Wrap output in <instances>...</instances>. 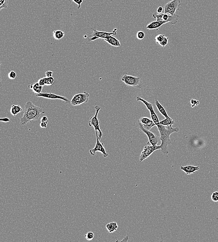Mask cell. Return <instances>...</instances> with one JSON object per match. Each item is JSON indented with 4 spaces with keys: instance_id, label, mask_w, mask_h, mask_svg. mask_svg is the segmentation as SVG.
Wrapping results in <instances>:
<instances>
[{
    "instance_id": "6da1fadb",
    "label": "cell",
    "mask_w": 218,
    "mask_h": 242,
    "mask_svg": "<svg viewBox=\"0 0 218 242\" xmlns=\"http://www.w3.org/2000/svg\"><path fill=\"white\" fill-rule=\"evenodd\" d=\"M45 113L43 109L28 101L25 105L24 116L20 120L21 125H25L32 121L38 120L41 114Z\"/></svg>"
},
{
    "instance_id": "7a4b0ae2",
    "label": "cell",
    "mask_w": 218,
    "mask_h": 242,
    "mask_svg": "<svg viewBox=\"0 0 218 242\" xmlns=\"http://www.w3.org/2000/svg\"><path fill=\"white\" fill-rule=\"evenodd\" d=\"M160 134V140H161V143L159 145L161 150V152L165 155H167L169 153V151L168 150L167 146L171 143L170 136L172 133L175 132H178L179 131V128L172 127V125L167 126L166 128L164 125L158 124L157 125Z\"/></svg>"
},
{
    "instance_id": "3957f363",
    "label": "cell",
    "mask_w": 218,
    "mask_h": 242,
    "mask_svg": "<svg viewBox=\"0 0 218 242\" xmlns=\"http://www.w3.org/2000/svg\"><path fill=\"white\" fill-rule=\"evenodd\" d=\"M152 17L156 19L157 21H169L171 24L175 25L178 22V20L180 17V16L178 15L171 16L168 15V14L160 13L153 14Z\"/></svg>"
},
{
    "instance_id": "277c9868",
    "label": "cell",
    "mask_w": 218,
    "mask_h": 242,
    "mask_svg": "<svg viewBox=\"0 0 218 242\" xmlns=\"http://www.w3.org/2000/svg\"><path fill=\"white\" fill-rule=\"evenodd\" d=\"M95 109H96L95 114L94 116H92L90 118L89 122V126L90 127L93 126L95 128V132H99L98 137H99V139L100 140L103 135V132L101 131V129L100 127V122L98 119V113L101 109V107L99 105H96L95 106Z\"/></svg>"
},
{
    "instance_id": "5b68a950",
    "label": "cell",
    "mask_w": 218,
    "mask_h": 242,
    "mask_svg": "<svg viewBox=\"0 0 218 242\" xmlns=\"http://www.w3.org/2000/svg\"><path fill=\"white\" fill-rule=\"evenodd\" d=\"M90 95L89 93L85 91L81 93L76 94L73 96L70 104L73 106H77L88 102Z\"/></svg>"
},
{
    "instance_id": "8992f818",
    "label": "cell",
    "mask_w": 218,
    "mask_h": 242,
    "mask_svg": "<svg viewBox=\"0 0 218 242\" xmlns=\"http://www.w3.org/2000/svg\"><path fill=\"white\" fill-rule=\"evenodd\" d=\"M121 80L128 86L139 87L141 83V78L134 76H129L128 73H125L121 77Z\"/></svg>"
},
{
    "instance_id": "52a82bcc",
    "label": "cell",
    "mask_w": 218,
    "mask_h": 242,
    "mask_svg": "<svg viewBox=\"0 0 218 242\" xmlns=\"http://www.w3.org/2000/svg\"><path fill=\"white\" fill-rule=\"evenodd\" d=\"M181 6L180 0H172L164 6L165 13L175 16L177 10H179Z\"/></svg>"
},
{
    "instance_id": "ba28073f",
    "label": "cell",
    "mask_w": 218,
    "mask_h": 242,
    "mask_svg": "<svg viewBox=\"0 0 218 242\" xmlns=\"http://www.w3.org/2000/svg\"><path fill=\"white\" fill-rule=\"evenodd\" d=\"M136 127H137L138 128H140V129L143 132L146 134V135L148 137V140H149V143H150L152 145H156L158 144L159 141L160 140V137L158 136H156L154 133H152V132L151 131H150L145 129L139 121L136 123Z\"/></svg>"
},
{
    "instance_id": "9c48e42d",
    "label": "cell",
    "mask_w": 218,
    "mask_h": 242,
    "mask_svg": "<svg viewBox=\"0 0 218 242\" xmlns=\"http://www.w3.org/2000/svg\"><path fill=\"white\" fill-rule=\"evenodd\" d=\"M136 99H137L138 101H140V102H142V103L145 104V106H146V107L147 108V109H148V111L150 112L151 119L152 120V121H154L155 124L156 126H157L158 124H159L160 121L159 120V117H158L157 114L155 113V111L152 104H151V103H149V102H147V101H146V100L144 99L141 98L140 96H137Z\"/></svg>"
},
{
    "instance_id": "30bf717a",
    "label": "cell",
    "mask_w": 218,
    "mask_h": 242,
    "mask_svg": "<svg viewBox=\"0 0 218 242\" xmlns=\"http://www.w3.org/2000/svg\"><path fill=\"white\" fill-rule=\"evenodd\" d=\"M93 30V32L92 34L91 37L88 39V41H94L96 39L99 38H102V39H106L109 36L112 35H116L117 34V29L116 28H115L112 32H107L100 31L96 29H92Z\"/></svg>"
},
{
    "instance_id": "8fae6325",
    "label": "cell",
    "mask_w": 218,
    "mask_h": 242,
    "mask_svg": "<svg viewBox=\"0 0 218 242\" xmlns=\"http://www.w3.org/2000/svg\"><path fill=\"white\" fill-rule=\"evenodd\" d=\"M160 149V147L159 145H152V144L146 145L144 148L143 151L141 152L140 154V162H142L144 160L150 156L155 151Z\"/></svg>"
},
{
    "instance_id": "7c38bea8",
    "label": "cell",
    "mask_w": 218,
    "mask_h": 242,
    "mask_svg": "<svg viewBox=\"0 0 218 242\" xmlns=\"http://www.w3.org/2000/svg\"><path fill=\"white\" fill-rule=\"evenodd\" d=\"M95 133L96 136V143L95 146V148H93L89 151V152L91 155L95 156L96 152H100L103 154L104 157H107V156H108V154L106 152V150L104 148V143L100 142V139L98 137L97 132H95Z\"/></svg>"
},
{
    "instance_id": "4fadbf2b",
    "label": "cell",
    "mask_w": 218,
    "mask_h": 242,
    "mask_svg": "<svg viewBox=\"0 0 218 242\" xmlns=\"http://www.w3.org/2000/svg\"><path fill=\"white\" fill-rule=\"evenodd\" d=\"M36 96L37 97H43V98H47L49 99H60L64 101L66 104H69L70 103V101L68 98H66L65 96H61L60 95H56V94L51 93H41L39 94H36Z\"/></svg>"
},
{
    "instance_id": "5bb4252c",
    "label": "cell",
    "mask_w": 218,
    "mask_h": 242,
    "mask_svg": "<svg viewBox=\"0 0 218 242\" xmlns=\"http://www.w3.org/2000/svg\"><path fill=\"white\" fill-rule=\"evenodd\" d=\"M139 121L145 129L150 130L156 124L151 119L147 117H142L139 119Z\"/></svg>"
},
{
    "instance_id": "9a60e30c",
    "label": "cell",
    "mask_w": 218,
    "mask_h": 242,
    "mask_svg": "<svg viewBox=\"0 0 218 242\" xmlns=\"http://www.w3.org/2000/svg\"><path fill=\"white\" fill-rule=\"evenodd\" d=\"M167 22H169V21H152L150 24H148L147 25L146 28L149 30L152 29H157L158 30V29L162 26L164 24H167Z\"/></svg>"
},
{
    "instance_id": "2e32d148",
    "label": "cell",
    "mask_w": 218,
    "mask_h": 242,
    "mask_svg": "<svg viewBox=\"0 0 218 242\" xmlns=\"http://www.w3.org/2000/svg\"><path fill=\"white\" fill-rule=\"evenodd\" d=\"M39 84L42 86L47 85L51 86L55 82V79L53 76L50 77H44L41 78L38 81Z\"/></svg>"
},
{
    "instance_id": "e0dca14e",
    "label": "cell",
    "mask_w": 218,
    "mask_h": 242,
    "mask_svg": "<svg viewBox=\"0 0 218 242\" xmlns=\"http://www.w3.org/2000/svg\"><path fill=\"white\" fill-rule=\"evenodd\" d=\"M181 170L184 171L187 175H190L194 174L196 171L199 170V166H181L180 168Z\"/></svg>"
},
{
    "instance_id": "ac0fdd59",
    "label": "cell",
    "mask_w": 218,
    "mask_h": 242,
    "mask_svg": "<svg viewBox=\"0 0 218 242\" xmlns=\"http://www.w3.org/2000/svg\"><path fill=\"white\" fill-rule=\"evenodd\" d=\"M107 43L111 45L112 46H115V47H119L121 45L120 41L118 40L117 38L114 37L112 36H110L108 37H107L106 39H104Z\"/></svg>"
},
{
    "instance_id": "d6986e66",
    "label": "cell",
    "mask_w": 218,
    "mask_h": 242,
    "mask_svg": "<svg viewBox=\"0 0 218 242\" xmlns=\"http://www.w3.org/2000/svg\"><path fill=\"white\" fill-rule=\"evenodd\" d=\"M42 87L43 86L41 85L38 82H37L35 84H31L28 86V88L30 89L31 91L36 94H39L41 92Z\"/></svg>"
},
{
    "instance_id": "ffe728a7",
    "label": "cell",
    "mask_w": 218,
    "mask_h": 242,
    "mask_svg": "<svg viewBox=\"0 0 218 242\" xmlns=\"http://www.w3.org/2000/svg\"><path fill=\"white\" fill-rule=\"evenodd\" d=\"M155 104L156 107L158 109V111H159L162 114L163 116H164L165 118L169 117V116H168V114L167 113V111H166L165 108L161 105V104L157 99H155Z\"/></svg>"
},
{
    "instance_id": "44dd1931",
    "label": "cell",
    "mask_w": 218,
    "mask_h": 242,
    "mask_svg": "<svg viewBox=\"0 0 218 242\" xmlns=\"http://www.w3.org/2000/svg\"><path fill=\"white\" fill-rule=\"evenodd\" d=\"M106 228L109 233H113L117 230L118 225L116 222H111L107 224Z\"/></svg>"
},
{
    "instance_id": "7402d4cb",
    "label": "cell",
    "mask_w": 218,
    "mask_h": 242,
    "mask_svg": "<svg viewBox=\"0 0 218 242\" xmlns=\"http://www.w3.org/2000/svg\"><path fill=\"white\" fill-rule=\"evenodd\" d=\"M174 123H175V121L170 117L165 118V119L160 121L159 123V124L166 126L172 125Z\"/></svg>"
},
{
    "instance_id": "603a6c76",
    "label": "cell",
    "mask_w": 218,
    "mask_h": 242,
    "mask_svg": "<svg viewBox=\"0 0 218 242\" xmlns=\"http://www.w3.org/2000/svg\"><path fill=\"white\" fill-rule=\"evenodd\" d=\"M65 33L61 30H54L53 32V36L56 40H60L64 36Z\"/></svg>"
},
{
    "instance_id": "cb8c5ba5",
    "label": "cell",
    "mask_w": 218,
    "mask_h": 242,
    "mask_svg": "<svg viewBox=\"0 0 218 242\" xmlns=\"http://www.w3.org/2000/svg\"><path fill=\"white\" fill-rule=\"evenodd\" d=\"M9 4V0H0V10L2 9H7Z\"/></svg>"
},
{
    "instance_id": "d4e9b609",
    "label": "cell",
    "mask_w": 218,
    "mask_h": 242,
    "mask_svg": "<svg viewBox=\"0 0 218 242\" xmlns=\"http://www.w3.org/2000/svg\"><path fill=\"white\" fill-rule=\"evenodd\" d=\"M165 37V36L163 34H159V35H157L155 37V41H156V43L159 44L160 43H161L163 41Z\"/></svg>"
},
{
    "instance_id": "484cf974",
    "label": "cell",
    "mask_w": 218,
    "mask_h": 242,
    "mask_svg": "<svg viewBox=\"0 0 218 242\" xmlns=\"http://www.w3.org/2000/svg\"><path fill=\"white\" fill-rule=\"evenodd\" d=\"M95 237V235L94 233L92 232H88L85 235V237L87 239V240L88 241H91L93 239V238Z\"/></svg>"
},
{
    "instance_id": "4316f807",
    "label": "cell",
    "mask_w": 218,
    "mask_h": 242,
    "mask_svg": "<svg viewBox=\"0 0 218 242\" xmlns=\"http://www.w3.org/2000/svg\"><path fill=\"white\" fill-rule=\"evenodd\" d=\"M211 198L214 202H218V191H215L213 192L212 194Z\"/></svg>"
},
{
    "instance_id": "83f0119b",
    "label": "cell",
    "mask_w": 218,
    "mask_h": 242,
    "mask_svg": "<svg viewBox=\"0 0 218 242\" xmlns=\"http://www.w3.org/2000/svg\"><path fill=\"white\" fill-rule=\"evenodd\" d=\"M145 33L142 31H138V32L137 33V34H136L137 38L139 39V40H142V39H144V38L145 37Z\"/></svg>"
},
{
    "instance_id": "f1b7e54d",
    "label": "cell",
    "mask_w": 218,
    "mask_h": 242,
    "mask_svg": "<svg viewBox=\"0 0 218 242\" xmlns=\"http://www.w3.org/2000/svg\"><path fill=\"white\" fill-rule=\"evenodd\" d=\"M17 76V74L14 71H11L8 74V77L11 80L15 79Z\"/></svg>"
},
{
    "instance_id": "f546056e",
    "label": "cell",
    "mask_w": 218,
    "mask_h": 242,
    "mask_svg": "<svg viewBox=\"0 0 218 242\" xmlns=\"http://www.w3.org/2000/svg\"><path fill=\"white\" fill-rule=\"evenodd\" d=\"M11 106L14 108L17 114H19V113H21V112H22V108L21 107V106L20 105H12Z\"/></svg>"
},
{
    "instance_id": "4dcf8cb0",
    "label": "cell",
    "mask_w": 218,
    "mask_h": 242,
    "mask_svg": "<svg viewBox=\"0 0 218 242\" xmlns=\"http://www.w3.org/2000/svg\"><path fill=\"white\" fill-rule=\"evenodd\" d=\"M168 40H169V37L165 36L163 41L161 43H160L159 44L160 45V46H162V48H164L168 44Z\"/></svg>"
},
{
    "instance_id": "1f68e13d",
    "label": "cell",
    "mask_w": 218,
    "mask_h": 242,
    "mask_svg": "<svg viewBox=\"0 0 218 242\" xmlns=\"http://www.w3.org/2000/svg\"><path fill=\"white\" fill-rule=\"evenodd\" d=\"M199 104V101L196 100L191 99L189 102V105H190L192 107H194L195 106L198 105Z\"/></svg>"
},
{
    "instance_id": "d6a6232c",
    "label": "cell",
    "mask_w": 218,
    "mask_h": 242,
    "mask_svg": "<svg viewBox=\"0 0 218 242\" xmlns=\"http://www.w3.org/2000/svg\"><path fill=\"white\" fill-rule=\"evenodd\" d=\"M70 1H73L78 5V9H80L81 7V4L83 2V0H70Z\"/></svg>"
},
{
    "instance_id": "836d02e7",
    "label": "cell",
    "mask_w": 218,
    "mask_h": 242,
    "mask_svg": "<svg viewBox=\"0 0 218 242\" xmlns=\"http://www.w3.org/2000/svg\"><path fill=\"white\" fill-rule=\"evenodd\" d=\"M53 75V72L51 70H48L45 72V75L47 77H52Z\"/></svg>"
},
{
    "instance_id": "e575fe53",
    "label": "cell",
    "mask_w": 218,
    "mask_h": 242,
    "mask_svg": "<svg viewBox=\"0 0 218 242\" xmlns=\"http://www.w3.org/2000/svg\"><path fill=\"white\" fill-rule=\"evenodd\" d=\"M48 121L45 122H41L40 124L41 127V128H46L48 126Z\"/></svg>"
},
{
    "instance_id": "d590c367",
    "label": "cell",
    "mask_w": 218,
    "mask_h": 242,
    "mask_svg": "<svg viewBox=\"0 0 218 242\" xmlns=\"http://www.w3.org/2000/svg\"><path fill=\"white\" fill-rule=\"evenodd\" d=\"M10 113L14 116H16L18 114L17 113L16 111L14 108L12 106H11V109H10Z\"/></svg>"
},
{
    "instance_id": "8d00e7d4",
    "label": "cell",
    "mask_w": 218,
    "mask_h": 242,
    "mask_svg": "<svg viewBox=\"0 0 218 242\" xmlns=\"http://www.w3.org/2000/svg\"><path fill=\"white\" fill-rule=\"evenodd\" d=\"M0 121H1V122H5V123H8V122L10 121V120L9 118H8V117H4V118H1V119H0Z\"/></svg>"
},
{
    "instance_id": "74e56055",
    "label": "cell",
    "mask_w": 218,
    "mask_h": 242,
    "mask_svg": "<svg viewBox=\"0 0 218 242\" xmlns=\"http://www.w3.org/2000/svg\"><path fill=\"white\" fill-rule=\"evenodd\" d=\"M163 10V8L161 6L158 7L157 9V12L158 14L162 13Z\"/></svg>"
},
{
    "instance_id": "f35d334b",
    "label": "cell",
    "mask_w": 218,
    "mask_h": 242,
    "mask_svg": "<svg viewBox=\"0 0 218 242\" xmlns=\"http://www.w3.org/2000/svg\"><path fill=\"white\" fill-rule=\"evenodd\" d=\"M47 121H48V117L46 116H43L41 119V122H47Z\"/></svg>"
},
{
    "instance_id": "ab89813d",
    "label": "cell",
    "mask_w": 218,
    "mask_h": 242,
    "mask_svg": "<svg viewBox=\"0 0 218 242\" xmlns=\"http://www.w3.org/2000/svg\"><path fill=\"white\" fill-rule=\"evenodd\" d=\"M128 236H126V237H125L124 238L123 240H121V241H120V242H123V241L124 242H127V241H128Z\"/></svg>"
}]
</instances>
